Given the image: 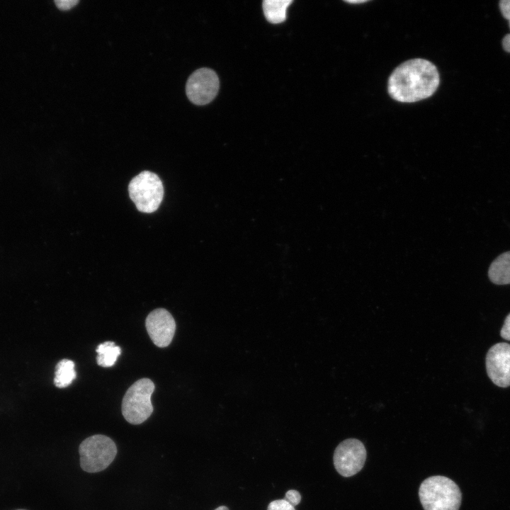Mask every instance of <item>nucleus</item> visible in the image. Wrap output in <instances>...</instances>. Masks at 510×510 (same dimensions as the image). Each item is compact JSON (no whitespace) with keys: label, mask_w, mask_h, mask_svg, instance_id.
Masks as SVG:
<instances>
[{"label":"nucleus","mask_w":510,"mask_h":510,"mask_svg":"<svg viewBox=\"0 0 510 510\" xmlns=\"http://www.w3.org/2000/svg\"><path fill=\"white\" fill-rule=\"evenodd\" d=\"M293 0H264L263 11L266 20L272 23H280L286 18V9Z\"/></svg>","instance_id":"obj_11"},{"label":"nucleus","mask_w":510,"mask_h":510,"mask_svg":"<svg viewBox=\"0 0 510 510\" xmlns=\"http://www.w3.org/2000/svg\"><path fill=\"white\" fill-rule=\"evenodd\" d=\"M17 510H26V509H17Z\"/></svg>","instance_id":"obj_22"},{"label":"nucleus","mask_w":510,"mask_h":510,"mask_svg":"<svg viewBox=\"0 0 510 510\" xmlns=\"http://www.w3.org/2000/svg\"><path fill=\"white\" fill-rule=\"evenodd\" d=\"M219 87L220 81L217 74L211 69L200 68L188 77L186 92L193 103L203 106L215 98Z\"/></svg>","instance_id":"obj_7"},{"label":"nucleus","mask_w":510,"mask_h":510,"mask_svg":"<svg viewBox=\"0 0 510 510\" xmlns=\"http://www.w3.org/2000/svg\"><path fill=\"white\" fill-rule=\"evenodd\" d=\"M366 1H346V2L351 3V4H361V3H364Z\"/></svg>","instance_id":"obj_20"},{"label":"nucleus","mask_w":510,"mask_h":510,"mask_svg":"<svg viewBox=\"0 0 510 510\" xmlns=\"http://www.w3.org/2000/svg\"><path fill=\"white\" fill-rule=\"evenodd\" d=\"M488 276L497 285L510 284V251L500 254L491 264Z\"/></svg>","instance_id":"obj_10"},{"label":"nucleus","mask_w":510,"mask_h":510,"mask_svg":"<svg viewBox=\"0 0 510 510\" xmlns=\"http://www.w3.org/2000/svg\"><path fill=\"white\" fill-rule=\"evenodd\" d=\"M79 453L81 469L87 472H98L113 461L117 447L110 437L97 434L84 439L79 445Z\"/></svg>","instance_id":"obj_3"},{"label":"nucleus","mask_w":510,"mask_h":510,"mask_svg":"<svg viewBox=\"0 0 510 510\" xmlns=\"http://www.w3.org/2000/svg\"><path fill=\"white\" fill-rule=\"evenodd\" d=\"M440 82L436 67L424 59H412L399 65L388 79L387 90L399 102H416L436 91Z\"/></svg>","instance_id":"obj_1"},{"label":"nucleus","mask_w":510,"mask_h":510,"mask_svg":"<svg viewBox=\"0 0 510 510\" xmlns=\"http://www.w3.org/2000/svg\"><path fill=\"white\" fill-rule=\"evenodd\" d=\"M419 497L424 510H458L462 499L458 484L441 475L424 480L419 487Z\"/></svg>","instance_id":"obj_2"},{"label":"nucleus","mask_w":510,"mask_h":510,"mask_svg":"<svg viewBox=\"0 0 510 510\" xmlns=\"http://www.w3.org/2000/svg\"><path fill=\"white\" fill-rule=\"evenodd\" d=\"M284 499L295 506L300 502L301 495L298 491L290 489L286 492Z\"/></svg>","instance_id":"obj_15"},{"label":"nucleus","mask_w":510,"mask_h":510,"mask_svg":"<svg viewBox=\"0 0 510 510\" xmlns=\"http://www.w3.org/2000/svg\"><path fill=\"white\" fill-rule=\"evenodd\" d=\"M486 370L490 380L497 386H510V344L498 343L492 346L486 356Z\"/></svg>","instance_id":"obj_8"},{"label":"nucleus","mask_w":510,"mask_h":510,"mask_svg":"<svg viewBox=\"0 0 510 510\" xmlns=\"http://www.w3.org/2000/svg\"><path fill=\"white\" fill-rule=\"evenodd\" d=\"M501 336L508 341H510V313L505 319L504 324L500 332Z\"/></svg>","instance_id":"obj_17"},{"label":"nucleus","mask_w":510,"mask_h":510,"mask_svg":"<svg viewBox=\"0 0 510 510\" xmlns=\"http://www.w3.org/2000/svg\"><path fill=\"white\" fill-rule=\"evenodd\" d=\"M145 326L157 346L164 348L171 344L176 331V322L166 310L158 308L152 311L146 318Z\"/></svg>","instance_id":"obj_9"},{"label":"nucleus","mask_w":510,"mask_h":510,"mask_svg":"<svg viewBox=\"0 0 510 510\" xmlns=\"http://www.w3.org/2000/svg\"><path fill=\"white\" fill-rule=\"evenodd\" d=\"M510 28V20L509 21ZM503 48L505 51L510 52V33L506 35L502 40Z\"/></svg>","instance_id":"obj_19"},{"label":"nucleus","mask_w":510,"mask_h":510,"mask_svg":"<svg viewBox=\"0 0 510 510\" xmlns=\"http://www.w3.org/2000/svg\"><path fill=\"white\" fill-rule=\"evenodd\" d=\"M267 510H295L286 499H276L269 503Z\"/></svg>","instance_id":"obj_14"},{"label":"nucleus","mask_w":510,"mask_h":510,"mask_svg":"<svg viewBox=\"0 0 510 510\" xmlns=\"http://www.w3.org/2000/svg\"><path fill=\"white\" fill-rule=\"evenodd\" d=\"M129 196L137 210L151 213L157 210L164 197V187L159 176L144 171L135 176L128 186Z\"/></svg>","instance_id":"obj_5"},{"label":"nucleus","mask_w":510,"mask_h":510,"mask_svg":"<svg viewBox=\"0 0 510 510\" xmlns=\"http://www.w3.org/2000/svg\"><path fill=\"white\" fill-rule=\"evenodd\" d=\"M76 375L74 363L69 359H62L56 366L54 383L59 388L66 387L72 382Z\"/></svg>","instance_id":"obj_12"},{"label":"nucleus","mask_w":510,"mask_h":510,"mask_svg":"<svg viewBox=\"0 0 510 510\" xmlns=\"http://www.w3.org/2000/svg\"><path fill=\"white\" fill-rule=\"evenodd\" d=\"M96 361L98 365L104 367L113 366L121 353L120 348L113 341H106L98 346Z\"/></svg>","instance_id":"obj_13"},{"label":"nucleus","mask_w":510,"mask_h":510,"mask_svg":"<svg viewBox=\"0 0 510 510\" xmlns=\"http://www.w3.org/2000/svg\"><path fill=\"white\" fill-rule=\"evenodd\" d=\"M215 510H229V509L226 506H220Z\"/></svg>","instance_id":"obj_21"},{"label":"nucleus","mask_w":510,"mask_h":510,"mask_svg":"<svg viewBox=\"0 0 510 510\" xmlns=\"http://www.w3.org/2000/svg\"><path fill=\"white\" fill-rule=\"evenodd\" d=\"M366 456V449L361 441L348 438L336 446L333 456L334 465L341 476L351 477L363 468Z\"/></svg>","instance_id":"obj_6"},{"label":"nucleus","mask_w":510,"mask_h":510,"mask_svg":"<svg viewBox=\"0 0 510 510\" xmlns=\"http://www.w3.org/2000/svg\"><path fill=\"white\" fill-rule=\"evenodd\" d=\"M154 390V384L149 378L140 379L128 389L122 402V414L128 422L140 424L150 416Z\"/></svg>","instance_id":"obj_4"},{"label":"nucleus","mask_w":510,"mask_h":510,"mask_svg":"<svg viewBox=\"0 0 510 510\" xmlns=\"http://www.w3.org/2000/svg\"><path fill=\"white\" fill-rule=\"evenodd\" d=\"M55 3L57 6L63 11H67L72 8L76 4L79 3L78 0H55Z\"/></svg>","instance_id":"obj_16"},{"label":"nucleus","mask_w":510,"mask_h":510,"mask_svg":"<svg viewBox=\"0 0 510 510\" xmlns=\"http://www.w3.org/2000/svg\"><path fill=\"white\" fill-rule=\"evenodd\" d=\"M499 8L503 16L510 20V0H502L499 2Z\"/></svg>","instance_id":"obj_18"}]
</instances>
